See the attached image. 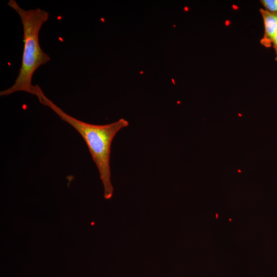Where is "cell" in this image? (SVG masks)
<instances>
[{"label":"cell","mask_w":277,"mask_h":277,"mask_svg":"<svg viewBox=\"0 0 277 277\" xmlns=\"http://www.w3.org/2000/svg\"><path fill=\"white\" fill-rule=\"evenodd\" d=\"M7 5L20 17L23 27L24 45L18 76L10 87L1 91L0 96L8 95L17 91L36 95L41 88L32 84L33 75L41 65L50 60V56L43 51L39 43V31L48 20L49 14L39 8L23 9L15 0L9 1Z\"/></svg>","instance_id":"6da1fadb"},{"label":"cell","mask_w":277,"mask_h":277,"mask_svg":"<svg viewBox=\"0 0 277 277\" xmlns=\"http://www.w3.org/2000/svg\"><path fill=\"white\" fill-rule=\"evenodd\" d=\"M37 97L44 105L51 108L63 121L72 126L85 141L92 160L99 171L104 188V197L110 199L113 188L110 181V156L112 142L116 133L128 126L126 120L118 121L106 125H93L81 121L69 115L41 91Z\"/></svg>","instance_id":"7a4b0ae2"},{"label":"cell","mask_w":277,"mask_h":277,"mask_svg":"<svg viewBox=\"0 0 277 277\" xmlns=\"http://www.w3.org/2000/svg\"><path fill=\"white\" fill-rule=\"evenodd\" d=\"M260 12L264 26V35L260 43L265 47L270 48L277 32V15L264 8H261Z\"/></svg>","instance_id":"3957f363"},{"label":"cell","mask_w":277,"mask_h":277,"mask_svg":"<svg viewBox=\"0 0 277 277\" xmlns=\"http://www.w3.org/2000/svg\"><path fill=\"white\" fill-rule=\"evenodd\" d=\"M264 9L277 15V0H261Z\"/></svg>","instance_id":"277c9868"},{"label":"cell","mask_w":277,"mask_h":277,"mask_svg":"<svg viewBox=\"0 0 277 277\" xmlns=\"http://www.w3.org/2000/svg\"><path fill=\"white\" fill-rule=\"evenodd\" d=\"M272 46L273 47L274 50L275 54V60L277 62V32L273 38Z\"/></svg>","instance_id":"5b68a950"}]
</instances>
